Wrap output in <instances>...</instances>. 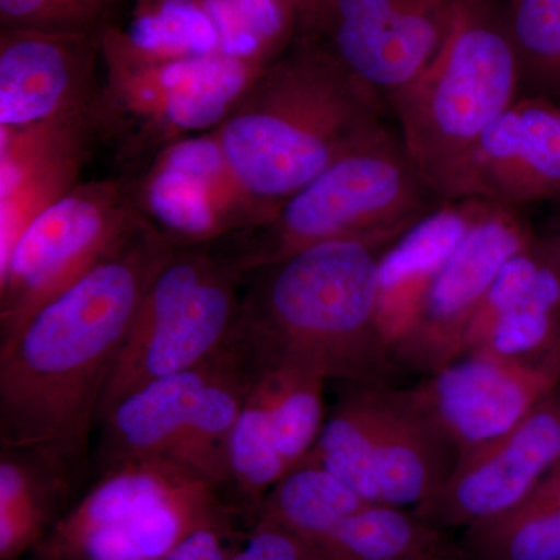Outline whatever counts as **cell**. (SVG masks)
Returning <instances> with one entry per match:
<instances>
[{
  "label": "cell",
  "mask_w": 560,
  "mask_h": 560,
  "mask_svg": "<svg viewBox=\"0 0 560 560\" xmlns=\"http://www.w3.org/2000/svg\"><path fill=\"white\" fill-rule=\"evenodd\" d=\"M173 246L145 220L0 346V441L51 469L86 448L154 271Z\"/></svg>",
  "instance_id": "cell-1"
},
{
  "label": "cell",
  "mask_w": 560,
  "mask_h": 560,
  "mask_svg": "<svg viewBox=\"0 0 560 560\" xmlns=\"http://www.w3.org/2000/svg\"><path fill=\"white\" fill-rule=\"evenodd\" d=\"M389 246L319 243L246 272L242 331L253 359L345 383H394L378 260Z\"/></svg>",
  "instance_id": "cell-2"
},
{
  "label": "cell",
  "mask_w": 560,
  "mask_h": 560,
  "mask_svg": "<svg viewBox=\"0 0 560 560\" xmlns=\"http://www.w3.org/2000/svg\"><path fill=\"white\" fill-rule=\"evenodd\" d=\"M388 105L293 43L215 128L265 223L335 161L388 130Z\"/></svg>",
  "instance_id": "cell-3"
},
{
  "label": "cell",
  "mask_w": 560,
  "mask_h": 560,
  "mask_svg": "<svg viewBox=\"0 0 560 560\" xmlns=\"http://www.w3.org/2000/svg\"><path fill=\"white\" fill-rule=\"evenodd\" d=\"M521 95L508 9L466 0L440 57L389 98L388 109L420 175L448 200L478 140Z\"/></svg>",
  "instance_id": "cell-4"
},
{
  "label": "cell",
  "mask_w": 560,
  "mask_h": 560,
  "mask_svg": "<svg viewBox=\"0 0 560 560\" xmlns=\"http://www.w3.org/2000/svg\"><path fill=\"white\" fill-rule=\"evenodd\" d=\"M444 201L388 128L335 161L267 223L217 246L243 275L319 243L390 246Z\"/></svg>",
  "instance_id": "cell-5"
},
{
  "label": "cell",
  "mask_w": 560,
  "mask_h": 560,
  "mask_svg": "<svg viewBox=\"0 0 560 560\" xmlns=\"http://www.w3.org/2000/svg\"><path fill=\"white\" fill-rule=\"evenodd\" d=\"M101 130L142 167L164 147L219 128L268 66L220 49L151 46L108 25L102 33Z\"/></svg>",
  "instance_id": "cell-6"
},
{
  "label": "cell",
  "mask_w": 560,
  "mask_h": 560,
  "mask_svg": "<svg viewBox=\"0 0 560 560\" xmlns=\"http://www.w3.org/2000/svg\"><path fill=\"white\" fill-rule=\"evenodd\" d=\"M219 486L171 458L113 464L40 541L47 560H161L206 526H235Z\"/></svg>",
  "instance_id": "cell-7"
},
{
  "label": "cell",
  "mask_w": 560,
  "mask_h": 560,
  "mask_svg": "<svg viewBox=\"0 0 560 560\" xmlns=\"http://www.w3.org/2000/svg\"><path fill=\"white\" fill-rule=\"evenodd\" d=\"M458 453L415 388L345 383L302 464L329 471L371 503L416 510L451 478Z\"/></svg>",
  "instance_id": "cell-8"
},
{
  "label": "cell",
  "mask_w": 560,
  "mask_h": 560,
  "mask_svg": "<svg viewBox=\"0 0 560 560\" xmlns=\"http://www.w3.org/2000/svg\"><path fill=\"white\" fill-rule=\"evenodd\" d=\"M245 275L217 245H173L154 271L105 397L101 418L147 383L190 370L241 331Z\"/></svg>",
  "instance_id": "cell-9"
},
{
  "label": "cell",
  "mask_w": 560,
  "mask_h": 560,
  "mask_svg": "<svg viewBox=\"0 0 560 560\" xmlns=\"http://www.w3.org/2000/svg\"><path fill=\"white\" fill-rule=\"evenodd\" d=\"M142 221L132 173L80 183L36 215L0 264V346Z\"/></svg>",
  "instance_id": "cell-10"
},
{
  "label": "cell",
  "mask_w": 560,
  "mask_h": 560,
  "mask_svg": "<svg viewBox=\"0 0 560 560\" xmlns=\"http://www.w3.org/2000/svg\"><path fill=\"white\" fill-rule=\"evenodd\" d=\"M466 0H311L293 43L388 105L440 57Z\"/></svg>",
  "instance_id": "cell-11"
},
{
  "label": "cell",
  "mask_w": 560,
  "mask_h": 560,
  "mask_svg": "<svg viewBox=\"0 0 560 560\" xmlns=\"http://www.w3.org/2000/svg\"><path fill=\"white\" fill-rule=\"evenodd\" d=\"M536 234L522 210L493 205L425 280L390 337L397 370L430 375L459 359L489 287Z\"/></svg>",
  "instance_id": "cell-12"
},
{
  "label": "cell",
  "mask_w": 560,
  "mask_h": 560,
  "mask_svg": "<svg viewBox=\"0 0 560 560\" xmlns=\"http://www.w3.org/2000/svg\"><path fill=\"white\" fill-rule=\"evenodd\" d=\"M132 175L140 215L173 245H217L265 223L215 130L175 140Z\"/></svg>",
  "instance_id": "cell-13"
},
{
  "label": "cell",
  "mask_w": 560,
  "mask_h": 560,
  "mask_svg": "<svg viewBox=\"0 0 560 560\" xmlns=\"http://www.w3.org/2000/svg\"><path fill=\"white\" fill-rule=\"evenodd\" d=\"M560 383V368L464 353L412 386L447 434L459 460L495 444ZM456 463V464H458Z\"/></svg>",
  "instance_id": "cell-14"
},
{
  "label": "cell",
  "mask_w": 560,
  "mask_h": 560,
  "mask_svg": "<svg viewBox=\"0 0 560 560\" xmlns=\"http://www.w3.org/2000/svg\"><path fill=\"white\" fill-rule=\"evenodd\" d=\"M560 464V383L495 444L459 460L445 485L412 510L442 530L510 511Z\"/></svg>",
  "instance_id": "cell-15"
},
{
  "label": "cell",
  "mask_w": 560,
  "mask_h": 560,
  "mask_svg": "<svg viewBox=\"0 0 560 560\" xmlns=\"http://www.w3.org/2000/svg\"><path fill=\"white\" fill-rule=\"evenodd\" d=\"M102 33L2 28L0 128L75 113L94 114L101 124Z\"/></svg>",
  "instance_id": "cell-16"
},
{
  "label": "cell",
  "mask_w": 560,
  "mask_h": 560,
  "mask_svg": "<svg viewBox=\"0 0 560 560\" xmlns=\"http://www.w3.org/2000/svg\"><path fill=\"white\" fill-rule=\"evenodd\" d=\"M560 197V105L521 97L482 135L451 197L523 210Z\"/></svg>",
  "instance_id": "cell-17"
},
{
  "label": "cell",
  "mask_w": 560,
  "mask_h": 560,
  "mask_svg": "<svg viewBox=\"0 0 560 560\" xmlns=\"http://www.w3.org/2000/svg\"><path fill=\"white\" fill-rule=\"evenodd\" d=\"M98 140L101 124L88 113L0 128V264L36 215L83 183Z\"/></svg>",
  "instance_id": "cell-18"
},
{
  "label": "cell",
  "mask_w": 560,
  "mask_h": 560,
  "mask_svg": "<svg viewBox=\"0 0 560 560\" xmlns=\"http://www.w3.org/2000/svg\"><path fill=\"white\" fill-rule=\"evenodd\" d=\"M559 335L560 224L536 234L501 268L471 319L464 353L544 360Z\"/></svg>",
  "instance_id": "cell-19"
},
{
  "label": "cell",
  "mask_w": 560,
  "mask_h": 560,
  "mask_svg": "<svg viewBox=\"0 0 560 560\" xmlns=\"http://www.w3.org/2000/svg\"><path fill=\"white\" fill-rule=\"evenodd\" d=\"M230 346L198 366L140 386L103 416L110 466L128 459L171 458L198 389L219 370Z\"/></svg>",
  "instance_id": "cell-20"
},
{
  "label": "cell",
  "mask_w": 560,
  "mask_h": 560,
  "mask_svg": "<svg viewBox=\"0 0 560 560\" xmlns=\"http://www.w3.org/2000/svg\"><path fill=\"white\" fill-rule=\"evenodd\" d=\"M492 206L475 198L445 200L382 254L378 282L383 327L388 340L407 316L425 280L451 257Z\"/></svg>",
  "instance_id": "cell-21"
},
{
  "label": "cell",
  "mask_w": 560,
  "mask_h": 560,
  "mask_svg": "<svg viewBox=\"0 0 560 560\" xmlns=\"http://www.w3.org/2000/svg\"><path fill=\"white\" fill-rule=\"evenodd\" d=\"M253 353L242 326L215 374L198 389L171 459L213 485H231L230 444L253 385Z\"/></svg>",
  "instance_id": "cell-22"
},
{
  "label": "cell",
  "mask_w": 560,
  "mask_h": 560,
  "mask_svg": "<svg viewBox=\"0 0 560 560\" xmlns=\"http://www.w3.org/2000/svg\"><path fill=\"white\" fill-rule=\"evenodd\" d=\"M323 560H448L470 558L447 530L412 510L366 501L324 539L316 541Z\"/></svg>",
  "instance_id": "cell-23"
},
{
  "label": "cell",
  "mask_w": 560,
  "mask_h": 560,
  "mask_svg": "<svg viewBox=\"0 0 560 560\" xmlns=\"http://www.w3.org/2000/svg\"><path fill=\"white\" fill-rule=\"evenodd\" d=\"M474 560H560V464L510 511L464 529Z\"/></svg>",
  "instance_id": "cell-24"
},
{
  "label": "cell",
  "mask_w": 560,
  "mask_h": 560,
  "mask_svg": "<svg viewBox=\"0 0 560 560\" xmlns=\"http://www.w3.org/2000/svg\"><path fill=\"white\" fill-rule=\"evenodd\" d=\"M364 503L329 471L301 464L265 495L253 526H272L316 544Z\"/></svg>",
  "instance_id": "cell-25"
},
{
  "label": "cell",
  "mask_w": 560,
  "mask_h": 560,
  "mask_svg": "<svg viewBox=\"0 0 560 560\" xmlns=\"http://www.w3.org/2000/svg\"><path fill=\"white\" fill-rule=\"evenodd\" d=\"M230 469L231 486L241 493L253 521L265 495L290 474L280 452L270 374L256 361L253 385L232 431Z\"/></svg>",
  "instance_id": "cell-26"
},
{
  "label": "cell",
  "mask_w": 560,
  "mask_h": 560,
  "mask_svg": "<svg viewBox=\"0 0 560 560\" xmlns=\"http://www.w3.org/2000/svg\"><path fill=\"white\" fill-rule=\"evenodd\" d=\"M215 28V49L271 66L296 36L298 14L285 0H190Z\"/></svg>",
  "instance_id": "cell-27"
},
{
  "label": "cell",
  "mask_w": 560,
  "mask_h": 560,
  "mask_svg": "<svg viewBox=\"0 0 560 560\" xmlns=\"http://www.w3.org/2000/svg\"><path fill=\"white\" fill-rule=\"evenodd\" d=\"M20 452L3 448L0 460V559L16 560L40 544L49 525V493L39 470Z\"/></svg>",
  "instance_id": "cell-28"
},
{
  "label": "cell",
  "mask_w": 560,
  "mask_h": 560,
  "mask_svg": "<svg viewBox=\"0 0 560 560\" xmlns=\"http://www.w3.org/2000/svg\"><path fill=\"white\" fill-rule=\"evenodd\" d=\"M510 28L522 69V95L560 97V0H512Z\"/></svg>",
  "instance_id": "cell-29"
},
{
  "label": "cell",
  "mask_w": 560,
  "mask_h": 560,
  "mask_svg": "<svg viewBox=\"0 0 560 560\" xmlns=\"http://www.w3.org/2000/svg\"><path fill=\"white\" fill-rule=\"evenodd\" d=\"M117 0H0V27L97 32L110 24Z\"/></svg>",
  "instance_id": "cell-30"
},
{
  "label": "cell",
  "mask_w": 560,
  "mask_h": 560,
  "mask_svg": "<svg viewBox=\"0 0 560 560\" xmlns=\"http://www.w3.org/2000/svg\"><path fill=\"white\" fill-rule=\"evenodd\" d=\"M230 560H323L311 541L272 526L254 525Z\"/></svg>",
  "instance_id": "cell-31"
},
{
  "label": "cell",
  "mask_w": 560,
  "mask_h": 560,
  "mask_svg": "<svg viewBox=\"0 0 560 560\" xmlns=\"http://www.w3.org/2000/svg\"><path fill=\"white\" fill-rule=\"evenodd\" d=\"M241 537L235 526H206L180 540L161 560H230L245 540Z\"/></svg>",
  "instance_id": "cell-32"
},
{
  "label": "cell",
  "mask_w": 560,
  "mask_h": 560,
  "mask_svg": "<svg viewBox=\"0 0 560 560\" xmlns=\"http://www.w3.org/2000/svg\"><path fill=\"white\" fill-rule=\"evenodd\" d=\"M287 3L296 11V14L301 13V10L304 9L305 5H307L311 0H285Z\"/></svg>",
  "instance_id": "cell-33"
},
{
  "label": "cell",
  "mask_w": 560,
  "mask_h": 560,
  "mask_svg": "<svg viewBox=\"0 0 560 560\" xmlns=\"http://www.w3.org/2000/svg\"><path fill=\"white\" fill-rule=\"evenodd\" d=\"M550 359L555 361V363L560 368V335L558 342H556L555 349L551 350Z\"/></svg>",
  "instance_id": "cell-34"
},
{
  "label": "cell",
  "mask_w": 560,
  "mask_h": 560,
  "mask_svg": "<svg viewBox=\"0 0 560 560\" xmlns=\"http://www.w3.org/2000/svg\"><path fill=\"white\" fill-rule=\"evenodd\" d=\"M167 2V0H140V3H142L143 7H154L158 5V3Z\"/></svg>",
  "instance_id": "cell-35"
},
{
  "label": "cell",
  "mask_w": 560,
  "mask_h": 560,
  "mask_svg": "<svg viewBox=\"0 0 560 560\" xmlns=\"http://www.w3.org/2000/svg\"><path fill=\"white\" fill-rule=\"evenodd\" d=\"M448 560H474L471 558H458V559H448Z\"/></svg>",
  "instance_id": "cell-36"
},
{
  "label": "cell",
  "mask_w": 560,
  "mask_h": 560,
  "mask_svg": "<svg viewBox=\"0 0 560 560\" xmlns=\"http://www.w3.org/2000/svg\"><path fill=\"white\" fill-rule=\"evenodd\" d=\"M510 2H512V0H510Z\"/></svg>",
  "instance_id": "cell-37"
}]
</instances>
